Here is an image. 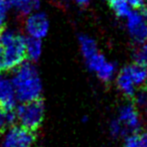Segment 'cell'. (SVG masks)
I'll return each instance as SVG.
<instances>
[{
	"mask_svg": "<svg viewBox=\"0 0 147 147\" xmlns=\"http://www.w3.org/2000/svg\"><path fill=\"white\" fill-rule=\"evenodd\" d=\"M16 99L21 103L41 98L42 82L37 69L30 63H22L14 69L12 77Z\"/></svg>",
	"mask_w": 147,
	"mask_h": 147,
	"instance_id": "6da1fadb",
	"label": "cell"
},
{
	"mask_svg": "<svg viewBox=\"0 0 147 147\" xmlns=\"http://www.w3.org/2000/svg\"><path fill=\"white\" fill-rule=\"evenodd\" d=\"M25 37L11 29L0 34V45L3 49L5 71L14 70L25 59Z\"/></svg>",
	"mask_w": 147,
	"mask_h": 147,
	"instance_id": "7a4b0ae2",
	"label": "cell"
},
{
	"mask_svg": "<svg viewBox=\"0 0 147 147\" xmlns=\"http://www.w3.org/2000/svg\"><path fill=\"white\" fill-rule=\"evenodd\" d=\"M17 120L21 126L36 132L44 120V103L42 99L22 103L15 109Z\"/></svg>",
	"mask_w": 147,
	"mask_h": 147,
	"instance_id": "3957f363",
	"label": "cell"
},
{
	"mask_svg": "<svg viewBox=\"0 0 147 147\" xmlns=\"http://www.w3.org/2000/svg\"><path fill=\"white\" fill-rule=\"evenodd\" d=\"M36 133L23 126L11 125L4 134L2 147H32Z\"/></svg>",
	"mask_w": 147,
	"mask_h": 147,
	"instance_id": "277c9868",
	"label": "cell"
},
{
	"mask_svg": "<svg viewBox=\"0 0 147 147\" xmlns=\"http://www.w3.org/2000/svg\"><path fill=\"white\" fill-rule=\"evenodd\" d=\"M131 10L127 16V28L135 41L143 43L147 40V8Z\"/></svg>",
	"mask_w": 147,
	"mask_h": 147,
	"instance_id": "5b68a950",
	"label": "cell"
},
{
	"mask_svg": "<svg viewBox=\"0 0 147 147\" xmlns=\"http://www.w3.org/2000/svg\"><path fill=\"white\" fill-rule=\"evenodd\" d=\"M24 28L29 37L42 39L48 34L49 20L44 12L34 11L28 14L24 22Z\"/></svg>",
	"mask_w": 147,
	"mask_h": 147,
	"instance_id": "8992f818",
	"label": "cell"
},
{
	"mask_svg": "<svg viewBox=\"0 0 147 147\" xmlns=\"http://www.w3.org/2000/svg\"><path fill=\"white\" fill-rule=\"evenodd\" d=\"M16 102L17 99L12 80L0 73V107L5 111L14 110Z\"/></svg>",
	"mask_w": 147,
	"mask_h": 147,
	"instance_id": "52a82bcc",
	"label": "cell"
},
{
	"mask_svg": "<svg viewBox=\"0 0 147 147\" xmlns=\"http://www.w3.org/2000/svg\"><path fill=\"white\" fill-rule=\"evenodd\" d=\"M118 120L128 130V132H133V134H135L141 127L139 114L135 106L132 104L125 105L120 109Z\"/></svg>",
	"mask_w": 147,
	"mask_h": 147,
	"instance_id": "ba28073f",
	"label": "cell"
},
{
	"mask_svg": "<svg viewBox=\"0 0 147 147\" xmlns=\"http://www.w3.org/2000/svg\"><path fill=\"white\" fill-rule=\"evenodd\" d=\"M123 71L127 74L135 87L143 86L147 83V68L145 67L134 63L133 65H129L123 68Z\"/></svg>",
	"mask_w": 147,
	"mask_h": 147,
	"instance_id": "9c48e42d",
	"label": "cell"
},
{
	"mask_svg": "<svg viewBox=\"0 0 147 147\" xmlns=\"http://www.w3.org/2000/svg\"><path fill=\"white\" fill-rule=\"evenodd\" d=\"M7 3L19 14L28 15L38 10L41 0H7Z\"/></svg>",
	"mask_w": 147,
	"mask_h": 147,
	"instance_id": "30bf717a",
	"label": "cell"
},
{
	"mask_svg": "<svg viewBox=\"0 0 147 147\" xmlns=\"http://www.w3.org/2000/svg\"><path fill=\"white\" fill-rule=\"evenodd\" d=\"M42 53L41 39L28 37L25 39V55L30 62H36L40 59Z\"/></svg>",
	"mask_w": 147,
	"mask_h": 147,
	"instance_id": "8fae6325",
	"label": "cell"
},
{
	"mask_svg": "<svg viewBox=\"0 0 147 147\" xmlns=\"http://www.w3.org/2000/svg\"><path fill=\"white\" fill-rule=\"evenodd\" d=\"M79 45L80 51H81V53L85 62L99 53L95 40L92 37L86 36V34H82V36H79Z\"/></svg>",
	"mask_w": 147,
	"mask_h": 147,
	"instance_id": "7c38bea8",
	"label": "cell"
},
{
	"mask_svg": "<svg viewBox=\"0 0 147 147\" xmlns=\"http://www.w3.org/2000/svg\"><path fill=\"white\" fill-rule=\"evenodd\" d=\"M117 86L118 89L125 95L126 97H135L136 95V87L132 83L130 78L127 76V74L123 71V69L120 71V73L117 76Z\"/></svg>",
	"mask_w": 147,
	"mask_h": 147,
	"instance_id": "4fadbf2b",
	"label": "cell"
},
{
	"mask_svg": "<svg viewBox=\"0 0 147 147\" xmlns=\"http://www.w3.org/2000/svg\"><path fill=\"white\" fill-rule=\"evenodd\" d=\"M109 4L111 9L118 17L126 18V16L131 11V6L127 0H109Z\"/></svg>",
	"mask_w": 147,
	"mask_h": 147,
	"instance_id": "5bb4252c",
	"label": "cell"
},
{
	"mask_svg": "<svg viewBox=\"0 0 147 147\" xmlns=\"http://www.w3.org/2000/svg\"><path fill=\"white\" fill-rule=\"evenodd\" d=\"M115 74H116V66L112 62H109V61L105 62L104 65L96 73L98 78L100 80L104 81V82L111 81L113 79V77L115 76Z\"/></svg>",
	"mask_w": 147,
	"mask_h": 147,
	"instance_id": "9a60e30c",
	"label": "cell"
},
{
	"mask_svg": "<svg viewBox=\"0 0 147 147\" xmlns=\"http://www.w3.org/2000/svg\"><path fill=\"white\" fill-rule=\"evenodd\" d=\"M134 59L135 64L140 65L142 67L147 68V44L146 43H141L140 46L134 53Z\"/></svg>",
	"mask_w": 147,
	"mask_h": 147,
	"instance_id": "2e32d148",
	"label": "cell"
},
{
	"mask_svg": "<svg viewBox=\"0 0 147 147\" xmlns=\"http://www.w3.org/2000/svg\"><path fill=\"white\" fill-rule=\"evenodd\" d=\"M128 133V130L121 124L119 120H113L110 124V134L113 137L125 136Z\"/></svg>",
	"mask_w": 147,
	"mask_h": 147,
	"instance_id": "e0dca14e",
	"label": "cell"
},
{
	"mask_svg": "<svg viewBox=\"0 0 147 147\" xmlns=\"http://www.w3.org/2000/svg\"><path fill=\"white\" fill-rule=\"evenodd\" d=\"M8 9H9V5L7 3V0H0V29L3 28V25L6 21Z\"/></svg>",
	"mask_w": 147,
	"mask_h": 147,
	"instance_id": "ac0fdd59",
	"label": "cell"
},
{
	"mask_svg": "<svg viewBox=\"0 0 147 147\" xmlns=\"http://www.w3.org/2000/svg\"><path fill=\"white\" fill-rule=\"evenodd\" d=\"M123 147H140L139 145V135L138 134H133V135L129 136L126 139L125 144Z\"/></svg>",
	"mask_w": 147,
	"mask_h": 147,
	"instance_id": "d6986e66",
	"label": "cell"
},
{
	"mask_svg": "<svg viewBox=\"0 0 147 147\" xmlns=\"http://www.w3.org/2000/svg\"><path fill=\"white\" fill-rule=\"evenodd\" d=\"M7 126H9L7 122V111L0 107V132H3Z\"/></svg>",
	"mask_w": 147,
	"mask_h": 147,
	"instance_id": "ffe728a7",
	"label": "cell"
},
{
	"mask_svg": "<svg viewBox=\"0 0 147 147\" xmlns=\"http://www.w3.org/2000/svg\"><path fill=\"white\" fill-rule=\"evenodd\" d=\"M147 0H127V2L130 4L131 7H134L135 9H139V8L144 7Z\"/></svg>",
	"mask_w": 147,
	"mask_h": 147,
	"instance_id": "44dd1931",
	"label": "cell"
},
{
	"mask_svg": "<svg viewBox=\"0 0 147 147\" xmlns=\"http://www.w3.org/2000/svg\"><path fill=\"white\" fill-rule=\"evenodd\" d=\"M139 145L140 147H147V132L139 135Z\"/></svg>",
	"mask_w": 147,
	"mask_h": 147,
	"instance_id": "7402d4cb",
	"label": "cell"
},
{
	"mask_svg": "<svg viewBox=\"0 0 147 147\" xmlns=\"http://www.w3.org/2000/svg\"><path fill=\"white\" fill-rule=\"evenodd\" d=\"M2 71H5V68H4V55H3V49L2 46L0 45V73Z\"/></svg>",
	"mask_w": 147,
	"mask_h": 147,
	"instance_id": "603a6c76",
	"label": "cell"
},
{
	"mask_svg": "<svg viewBox=\"0 0 147 147\" xmlns=\"http://www.w3.org/2000/svg\"><path fill=\"white\" fill-rule=\"evenodd\" d=\"M74 1H75L76 3L80 4V5H85V4H87L90 0H74Z\"/></svg>",
	"mask_w": 147,
	"mask_h": 147,
	"instance_id": "cb8c5ba5",
	"label": "cell"
},
{
	"mask_svg": "<svg viewBox=\"0 0 147 147\" xmlns=\"http://www.w3.org/2000/svg\"><path fill=\"white\" fill-rule=\"evenodd\" d=\"M1 31H2V29H0V34H1Z\"/></svg>",
	"mask_w": 147,
	"mask_h": 147,
	"instance_id": "d4e9b609",
	"label": "cell"
}]
</instances>
